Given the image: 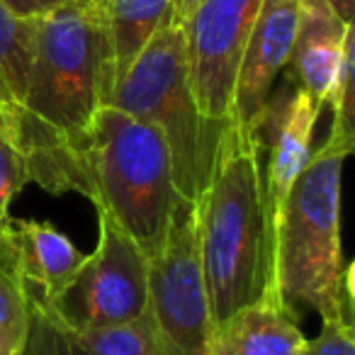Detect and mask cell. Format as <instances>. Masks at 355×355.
I'll list each match as a JSON object with an SVG mask.
<instances>
[{
    "mask_svg": "<svg viewBox=\"0 0 355 355\" xmlns=\"http://www.w3.org/2000/svg\"><path fill=\"white\" fill-rule=\"evenodd\" d=\"M355 134L331 129L292 183L270 248V295L321 316L353 309V266L340 248V173Z\"/></svg>",
    "mask_w": 355,
    "mask_h": 355,
    "instance_id": "3",
    "label": "cell"
},
{
    "mask_svg": "<svg viewBox=\"0 0 355 355\" xmlns=\"http://www.w3.org/2000/svg\"><path fill=\"white\" fill-rule=\"evenodd\" d=\"M37 17H20L0 0V107L12 114L20 107L35 56Z\"/></svg>",
    "mask_w": 355,
    "mask_h": 355,
    "instance_id": "15",
    "label": "cell"
},
{
    "mask_svg": "<svg viewBox=\"0 0 355 355\" xmlns=\"http://www.w3.org/2000/svg\"><path fill=\"white\" fill-rule=\"evenodd\" d=\"M30 321V295L10 266H0V355H17Z\"/></svg>",
    "mask_w": 355,
    "mask_h": 355,
    "instance_id": "18",
    "label": "cell"
},
{
    "mask_svg": "<svg viewBox=\"0 0 355 355\" xmlns=\"http://www.w3.org/2000/svg\"><path fill=\"white\" fill-rule=\"evenodd\" d=\"M100 239L51 309L73 331L110 329L146 314L148 256L114 222L98 214Z\"/></svg>",
    "mask_w": 355,
    "mask_h": 355,
    "instance_id": "7",
    "label": "cell"
},
{
    "mask_svg": "<svg viewBox=\"0 0 355 355\" xmlns=\"http://www.w3.org/2000/svg\"><path fill=\"white\" fill-rule=\"evenodd\" d=\"M195 246L212 321L270 295V243L256 132L229 122L207 183L193 202Z\"/></svg>",
    "mask_w": 355,
    "mask_h": 355,
    "instance_id": "2",
    "label": "cell"
},
{
    "mask_svg": "<svg viewBox=\"0 0 355 355\" xmlns=\"http://www.w3.org/2000/svg\"><path fill=\"white\" fill-rule=\"evenodd\" d=\"M8 256L27 295L44 304L64 295L85 261V253L54 224L12 217L8 219Z\"/></svg>",
    "mask_w": 355,
    "mask_h": 355,
    "instance_id": "11",
    "label": "cell"
},
{
    "mask_svg": "<svg viewBox=\"0 0 355 355\" xmlns=\"http://www.w3.org/2000/svg\"><path fill=\"white\" fill-rule=\"evenodd\" d=\"M321 110L324 107L297 85L290 95L282 98L280 107L272 100L268 103L256 127L258 141H261V158H266V166L261 163V180L270 248L277 214L285 205L292 183L311 156V139H314Z\"/></svg>",
    "mask_w": 355,
    "mask_h": 355,
    "instance_id": "9",
    "label": "cell"
},
{
    "mask_svg": "<svg viewBox=\"0 0 355 355\" xmlns=\"http://www.w3.org/2000/svg\"><path fill=\"white\" fill-rule=\"evenodd\" d=\"M110 105L161 132L178 193L185 202H195L207 183L222 129L205 122L193 98L180 22H166L117 76Z\"/></svg>",
    "mask_w": 355,
    "mask_h": 355,
    "instance_id": "5",
    "label": "cell"
},
{
    "mask_svg": "<svg viewBox=\"0 0 355 355\" xmlns=\"http://www.w3.org/2000/svg\"><path fill=\"white\" fill-rule=\"evenodd\" d=\"M146 314L163 355H212L214 321L195 246L193 202L175 209L161 251L148 258Z\"/></svg>",
    "mask_w": 355,
    "mask_h": 355,
    "instance_id": "6",
    "label": "cell"
},
{
    "mask_svg": "<svg viewBox=\"0 0 355 355\" xmlns=\"http://www.w3.org/2000/svg\"><path fill=\"white\" fill-rule=\"evenodd\" d=\"M117 80L105 0H61L37 17L35 56L10 141L30 180L54 195L83 193L80 156Z\"/></svg>",
    "mask_w": 355,
    "mask_h": 355,
    "instance_id": "1",
    "label": "cell"
},
{
    "mask_svg": "<svg viewBox=\"0 0 355 355\" xmlns=\"http://www.w3.org/2000/svg\"><path fill=\"white\" fill-rule=\"evenodd\" d=\"M90 355H163L148 314L129 324L78 334Z\"/></svg>",
    "mask_w": 355,
    "mask_h": 355,
    "instance_id": "17",
    "label": "cell"
},
{
    "mask_svg": "<svg viewBox=\"0 0 355 355\" xmlns=\"http://www.w3.org/2000/svg\"><path fill=\"white\" fill-rule=\"evenodd\" d=\"M300 22V0H263L239 66L232 103V122L256 132L272 85L287 69Z\"/></svg>",
    "mask_w": 355,
    "mask_h": 355,
    "instance_id": "10",
    "label": "cell"
},
{
    "mask_svg": "<svg viewBox=\"0 0 355 355\" xmlns=\"http://www.w3.org/2000/svg\"><path fill=\"white\" fill-rule=\"evenodd\" d=\"M8 8H10L15 15L20 17H42L46 15V12L51 10V8H56L61 3V0H3Z\"/></svg>",
    "mask_w": 355,
    "mask_h": 355,
    "instance_id": "21",
    "label": "cell"
},
{
    "mask_svg": "<svg viewBox=\"0 0 355 355\" xmlns=\"http://www.w3.org/2000/svg\"><path fill=\"white\" fill-rule=\"evenodd\" d=\"M27 183L32 180L25 156L10 141V137H0V222L10 217L12 200Z\"/></svg>",
    "mask_w": 355,
    "mask_h": 355,
    "instance_id": "20",
    "label": "cell"
},
{
    "mask_svg": "<svg viewBox=\"0 0 355 355\" xmlns=\"http://www.w3.org/2000/svg\"><path fill=\"white\" fill-rule=\"evenodd\" d=\"M331 6V10L340 17L343 22H353V8H355V0H326Z\"/></svg>",
    "mask_w": 355,
    "mask_h": 355,
    "instance_id": "22",
    "label": "cell"
},
{
    "mask_svg": "<svg viewBox=\"0 0 355 355\" xmlns=\"http://www.w3.org/2000/svg\"><path fill=\"white\" fill-rule=\"evenodd\" d=\"M263 0H200L185 17V61L193 98L207 124L232 122L234 88Z\"/></svg>",
    "mask_w": 355,
    "mask_h": 355,
    "instance_id": "8",
    "label": "cell"
},
{
    "mask_svg": "<svg viewBox=\"0 0 355 355\" xmlns=\"http://www.w3.org/2000/svg\"><path fill=\"white\" fill-rule=\"evenodd\" d=\"M17 355H90V350L49 304L30 297V321Z\"/></svg>",
    "mask_w": 355,
    "mask_h": 355,
    "instance_id": "16",
    "label": "cell"
},
{
    "mask_svg": "<svg viewBox=\"0 0 355 355\" xmlns=\"http://www.w3.org/2000/svg\"><path fill=\"white\" fill-rule=\"evenodd\" d=\"M304 345L295 309L272 295L234 311L212 329V355H302Z\"/></svg>",
    "mask_w": 355,
    "mask_h": 355,
    "instance_id": "13",
    "label": "cell"
},
{
    "mask_svg": "<svg viewBox=\"0 0 355 355\" xmlns=\"http://www.w3.org/2000/svg\"><path fill=\"white\" fill-rule=\"evenodd\" d=\"M321 321V334L314 340H306L302 355H355L353 309L329 311Z\"/></svg>",
    "mask_w": 355,
    "mask_h": 355,
    "instance_id": "19",
    "label": "cell"
},
{
    "mask_svg": "<svg viewBox=\"0 0 355 355\" xmlns=\"http://www.w3.org/2000/svg\"><path fill=\"white\" fill-rule=\"evenodd\" d=\"M83 198L148 258L161 251L175 209L185 202L173 180L171 151L156 127L122 110H100L80 156Z\"/></svg>",
    "mask_w": 355,
    "mask_h": 355,
    "instance_id": "4",
    "label": "cell"
},
{
    "mask_svg": "<svg viewBox=\"0 0 355 355\" xmlns=\"http://www.w3.org/2000/svg\"><path fill=\"white\" fill-rule=\"evenodd\" d=\"M355 46L353 22H343L326 0H300V22L290 64L297 83L324 107L340 76V66Z\"/></svg>",
    "mask_w": 355,
    "mask_h": 355,
    "instance_id": "12",
    "label": "cell"
},
{
    "mask_svg": "<svg viewBox=\"0 0 355 355\" xmlns=\"http://www.w3.org/2000/svg\"><path fill=\"white\" fill-rule=\"evenodd\" d=\"M0 137H10V114L0 107Z\"/></svg>",
    "mask_w": 355,
    "mask_h": 355,
    "instance_id": "24",
    "label": "cell"
},
{
    "mask_svg": "<svg viewBox=\"0 0 355 355\" xmlns=\"http://www.w3.org/2000/svg\"><path fill=\"white\" fill-rule=\"evenodd\" d=\"M8 219L0 222V266H10V256H8Z\"/></svg>",
    "mask_w": 355,
    "mask_h": 355,
    "instance_id": "23",
    "label": "cell"
},
{
    "mask_svg": "<svg viewBox=\"0 0 355 355\" xmlns=\"http://www.w3.org/2000/svg\"><path fill=\"white\" fill-rule=\"evenodd\" d=\"M114 69L122 76L158 30L173 20V0H105Z\"/></svg>",
    "mask_w": 355,
    "mask_h": 355,
    "instance_id": "14",
    "label": "cell"
}]
</instances>
